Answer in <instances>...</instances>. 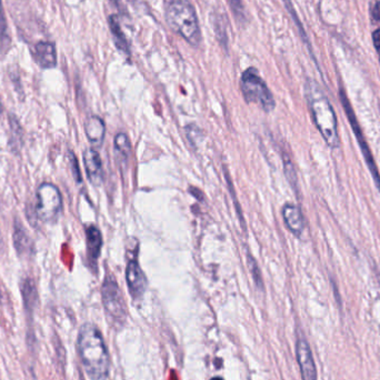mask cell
I'll return each instance as SVG.
<instances>
[{
    "label": "cell",
    "mask_w": 380,
    "mask_h": 380,
    "mask_svg": "<svg viewBox=\"0 0 380 380\" xmlns=\"http://www.w3.org/2000/svg\"><path fill=\"white\" fill-rule=\"evenodd\" d=\"M77 349L87 374L92 380L107 379L110 374V355L101 330L95 325L87 322L81 326Z\"/></svg>",
    "instance_id": "cell-1"
},
{
    "label": "cell",
    "mask_w": 380,
    "mask_h": 380,
    "mask_svg": "<svg viewBox=\"0 0 380 380\" xmlns=\"http://www.w3.org/2000/svg\"><path fill=\"white\" fill-rule=\"evenodd\" d=\"M306 99L313 116V123L325 141L331 148H338V123L333 106L322 88L313 80H308L305 87Z\"/></svg>",
    "instance_id": "cell-2"
},
{
    "label": "cell",
    "mask_w": 380,
    "mask_h": 380,
    "mask_svg": "<svg viewBox=\"0 0 380 380\" xmlns=\"http://www.w3.org/2000/svg\"><path fill=\"white\" fill-rule=\"evenodd\" d=\"M166 19L173 31L189 45L197 47L202 42L196 12L188 0H171L166 8Z\"/></svg>",
    "instance_id": "cell-3"
},
{
    "label": "cell",
    "mask_w": 380,
    "mask_h": 380,
    "mask_svg": "<svg viewBox=\"0 0 380 380\" xmlns=\"http://www.w3.org/2000/svg\"><path fill=\"white\" fill-rule=\"evenodd\" d=\"M241 88L243 98L250 104H257L266 112L274 110V96L269 90L268 86L260 77L256 68H248L243 71L241 79Z\"/></svg>",
    "instance_id": "cell-4"
},
{
    "label": "cell",
    "mask_w": 380,
    "mask_h": 380,
    "mask_svg": "<svg viewBox=\"0 0 380 380\" xmlns=\"http://www.w3.org/2000/svg\"><path fill=\"white\" fill-rule=\"evenodd\" d=\"M37 202L35 214L44 223H55L62 210V193L51 182L40 184L37 190Z\"/></svg>",
    "instance_id": "cell-5"
},
{
    "label": "cell",
    "mask_w": 380,
    "mask_h": 380,
    "mask_svg": "<svg viewBox=\"0 0 380 380\" xmlns=\"http://www.w3.org/2000/svg\"><path fill=\"white\" fill-rule=\"evenodd\" d=\"M101 300L107 315L117 326H123L127 319V308L117 280L112 274L107 275L101 286Z\"/></svg>",
    "instance_id": "cell-6"
},
{
    "label": "cell",
    "mask_w": 380,
    "mask_h": 380,
    "mask_svg": "<svg viewBox=\"0 0 380 380\" xmlns=\"http://www.w3.org/2000/svg\"><path fill=\"white\" fill-rule=\"evenodd\" d=\"M340 101L343 107H344L345 112H346L348 121H349L350 126H352V132L355 134L356 138H357L358 144L361 147V151H363V158L366 160L367 166H368L369 171L372 173V178H374V184L376 187L379 189L380 191V175L378 171L377 165L374 162V156H372V151L369 148L368 144H367L366 138L363 136V132H361V126L358 123L357 117H356L355 112L352 110V105H350L349 99L347 97L346 92L344 89H340Z\"/></svg>",
    "instance_id": "cell-7"
},
{
    "label": "cell",
    "mask_w": 380,
    "mask_h": 380,
    "mask_svg": "<svg viewBox=\"0 0 380 380\" xmlns=\"http://www.w3.org/2000/svg\"><path fill=\"white\" fill-rule=\"evenodd\" d=\"M126 280L129 293L132 295V298L135 300H140L145 294L147 282H146L143 269L140 267L136 257L129 259L128 264H127Z\"/></svg>",
    "instance_id": "cell-8"
},
{
    "label": "cell",
    "mask_w": 380,
    "mask_h": 380,
    "mask_svg": "<svg viewBox=\"0 0 380 380\" xmlns=\"http://www.w3.org/2000/svg\"><path fill=\"white\" fill-rule=\"evenodd\" d=\"M297 361L300 365L302 380H317V368L311 347L305 339H300L296 345Z\"/></svg>",
    "instance_id": "cell-9"
},
{
    "label": "cell",
    "mask_w": 380,
    "mask_h": 380,
    "mask_svg": "<svg viewBox=\"0 0 380 380\" xmlns=\"http://www.w3.org/2000/svg\"><path fill=\"white\" fill-rule=\"evenodd\" d=\"M15 249L18 256L24 259L31 258L35 252L34 241L25 230L23 223L19 219H15L14 235H12Z\"/></svg>",
    "instance_id": "cell-10"
},
{
    "label": "cell",
    "mask_w": 380,
    "mask_h": 380,
    "mask_svg": "<svg viewBox=\"0 0 380 380\" xmlns=\"http://www.w3.org/2000/svg\"><path fill=\"white\" fill-rule=\"evenodd\" d=\"M84 165L87 177L92 184L99 186L101 182H104L103 162H101L98 151L94 148L86 149L84 153Z\"/></svg>",
    "instance_id": "cell-11"
},
{
    "label": "cell",
    "mask_w": 380,
    "mask_h": 380,
    "mask_svg": "<svg viewBox=\"0 0 380 380\" xmlns=\"http://www.w3.org/2000/svg\"><path fill=\"white\" fill-rule=\"evenodd\" d=\"M35 62L42 69H51L56 67L57 51L53 42H40L35 46Z\"/></svg>",
    "instance_id": "cell-12"
},
{
    "label": "cell",
    "mask_w": 380,
    "mask_h": 380,
    "mask_svg": "<svg viewBox=\"0 0 380 380\" xmlns=\"http://www.w3.org/2000/svg\"><path fill=\"white\" fill-rule=\"evenodd\" d=\"M87 256L92 265L96 266L101 257L103 248V236L96 226L86 227Z\"/></svg>",
    "instance_id": "cell-13"
},
{
    "label": "cell",
    "mask_w": 380,
    "mask_h": 380,
    "mask_svg": "<svg viewBox=\"0 0 380 380\" xmlns=\"http://www.w3.org/2000/svg\"><path fill=\"white\" fill-rule=\"evenodd\" d=\"M85 132H86L87 138L89 140L94 147H101L104 143L105 132H106V126L101 117L92 116L87 119L85 123Z\"/></svg>",
    "instance_id": "cell-14"
},
{
    "label": "cell",
    "mask_w": 380,
    "mask_h": 380,
    "mask_svg": "<svg viewBox=\"0 0 380 380\" xmlns=\"http://www.w3.org/2000/svg\"><path fill=\"white\" fill-rule=\"evenodd\" d=\"M282 217L286 226L295 236L302 235L305 225L300 208L293 204H286L282 208Z\"/></svg>",
    "instance_id": "cell-15"
},
{
    "label": "cell",
    "mask_w": 380,
    "mask_h": 380,
    "mask_svg": "<svg viewBox=\"0 0 380 380\" xmlns=\"http://www.w3.org/2000/svg\"><path fill=\"white\" fill-rule=\"evenodd\" d=\"M132 153V146L128 136L123 132L118 134L115 138V158L118 167L121 171H125L128 166L129 157Z\"/></svg>",
    "instance_id": "cell-16"
},
{
    "label": "cell",
    "mask_w": 380,
    "mask_h": 380,
    "mask_svg": "<svg viewBox=\"0 0 380 380\" xmlns=\"http://www.w3.org/2000/svg\"><path fill=\"white\" fill-rule=\"evenodd\" d=\"M110 28L112 31V37L115 40L116 47L119 51H123V53L129 55V46L128 42H127L126 36L123 34V29H121V24L118 20L116 15H112L110 16Z\"/></svg>",
    "instance_id": "cell-17"
},
{
    "label": "cell",
    "mask_w": 380,
    "mask_h": 380,
    "mask_svg": "<svg viewBox=\"0 0 380 380\" xmlns=\"http://www.w3.org/2000/svg\"><path fill=\"white\" fill-rule=\"evenodd\" d=\"M21 293L27 308L34 307L37 300V289L34 280L31 278H25L21 282Z\"/></svg>",
    "instance_id": "cell-18"
},
{
    "label": "cell",
    "mask_w": 380,
    "mask_h": 380,
    "mask_svg": "<svg viewBox=\"0 0 380 380\" xmlns=\"http://www.w3.org/2000/svg\"><path fill=\"white\" fill-rule=\"evenodd\" d=\"M284 166H285L286 176L288 178L289 182H291V186H296L297 184V177L296 173H295L294 166L291 164V159L287 155H284Z\"/></svg>",
    "instance_id": "cell-19"
},
{
    "label": "cell",
    "mask_w": 380,
    "mask_h": 380,
    "mask_svg": "<svg viewBox=\"0 0 380 380\" xmlns=\"http://www.w3.org/2000/svg\"><path fill=\"white\" fill-rule=\"evenodd\" d=\"M248 265L249 267H250V269H252V276H254V282H256L259 287H263L261 275H260L259 268H258V265L257 263H256V260H254L250 254H248Z\"/></svg>",
    "instance_id": "cell-20"
},
{
    "label": "cell",
    "mask_w": 380,
    "mask_h": 380,
    "mask_svg": "<svg viewBox=\"0 0 380 380\" xmlns=\"http://www.w3.org/2000/svg\"><path fill=\"white\" fill-rule=\"evenodd\" d=\"M69 157H70V165H71V168H73L74 177H75L76 182H79V184H80L81 175H80V169H79V167H78V162H77V159H76V157L74 156L73 153H70Z\"/></svg>",
    "instance_id": "cell-21"
},
{
    "label": "cell",
    "mask_w": 380,
    "mask_h": 380,
    "mask_svg": "<svg viewBox=\"0 0 380 380\" xmlns=\"http://www.w3.org/2000/svg\"><path fill=\"white\" fill-rule=\"evenodd\" d=\"M232 12L237 16L238 18H243V8L241 0H228Z\"/></svg>",
    "instance_id": "cell-22"
},
{
    "label": "cell",
    "mask_w": 380,
    "mask_h": 380,
    "mask_svg": "<svg viewBox=\"0 0 380 380\" xmlns=\"http://www.w3.org/2000/svg\"><path fill=\"white\" fill-rule=\"evenodd\" d=\"M372 42H374V48H376V51H377L380 60V28H378L377 31H374V33H372Z\"/></svg>",
    "instance_id": "cell-23"
},
{
    "label": "cell",
    "mask_w": 380,
    "mask_h": 380,
    "mask_svg": "<svg viewBox=\"0 0 380 380\" xmlns=\"http://www.w3.org/2000/svg\"><path fill=\"white\" fill-rule=\"evenodd\" d=\"M372 17L376 20H380V1H378L372 8Z\"/></svg>",
    "instance_id": "cell-24"
},
{
    "label": "cell",
    "mask_w": 380,
    "mask_h": 380,
    "mask_svg": "<svg viewBox=\"0 0 380 380\" xmlns=\"http://www.w3.org/2000/svg\"><path fill=\"white\" fill-rule=\"evenodd\" d=\"M3 3H1V0H0V26H3Z\"/></svg>",
    "instance_id": "cell-25"
},
{
    "label": "cell",
    "mask_w": 380,
    "mask_h": 380,
    "mask_svg": "<svg viewBox=\"0 0 380 380\" xmlns=\"http://www.w3.org/2000/svg\"><path fill=\"white\" fill-rule=\"evenodd\" d=\"M3 112V104H1V101H0V114Z\"/></svg>",
    "instance_id": "cell-26"
},
{
    "label": "cell",
    "mask_w": 380,
    "mask_h": 380,
    "mask_svg": "<svg viewBox=\"0 0 380 380\" xmlns=\"http://www.w3.org/2000/svg\"><path fill=\"white\" fill-rule=\"evenodd\" d=\"M211 380H224V379H223V378H221V377H215V378H213V379Z\"/></svg>",
    "instance_id": "cell-27"
}]
</instances>
